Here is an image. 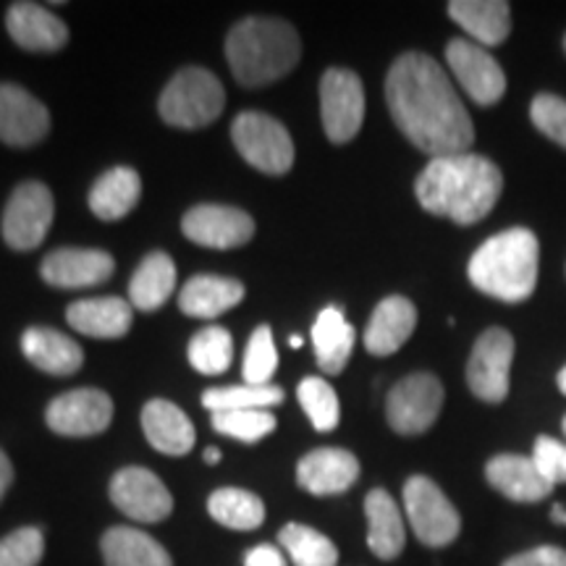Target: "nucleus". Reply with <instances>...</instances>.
<instances>
[{
	"label": "nucleus",
	"mask_w": 566,
	"mask_h": 566,
	"mask_svg": "<svg viewBox=\"0 0 566 566\" xmlns=\"http://www.w3.org/2000/svg\"><path fill=\"white\" fill-rule=\"evenodd\" d=\"M6 27L11 40L32 53H53L69 42V27L40 3H13Z\"/></svg>",
	"instance_id": "obj_19"
},
{
	"label": "nucleus",
	"mask_w": 566,
	"mask_h": 566,
	"mask_svg": "<svg viewBox=\"0 0 566 566\" xmlns=\"http://www.w3.org/2000/svg\"><path fill=\"white\" fill-rule=\"evenodd\" d=\"M405 509L409 525H412L415 535L420 537L424 546L443 548L459 537L462 516L430 478L415 475L407 480Z\"/></svg>",
	"instance_id": "obj_7"
},
{
	"label": "nucleus",
	"mask_w": 566,
	"mask_h": 566,
	"mask_svg": "<svg viewBox=\"0 0 566 566\" xmlns=\"http://www.w3.org/2000/svg\"><path fill=\"white\" fill-rule=\"evenodd\" d=\"M323 129L334 145L357 137L365 122L363 80L349 69H328L321 80Z\"/></svg>",
	"instance_id": "obj_10"
},
{
	"label": "nucleus",
	"mask_w": 566,
	"mask_h": 566,
	"mask_svg": "<svg viewBox=\"0 0 566 566\" xmlns=\"http://www.w3.org/2000/svg\"><path fill=\"white\" fill-rule=\"evenodd\" d=\"M176 289V265L166 252H150L142 260L137 273L132 275L129 283V296L132 307L145 310H160L168 302V296Z\"/></svg>",
	"instance_id": "obj_31"
},
{
	"label": "nucleus",
	"mask_w": 566,
	"mask_h": 566,
	"mask_svg": "<svg viewBox=\"0 0 566 566\" xmlns=\"http://www.w3.org/2000/svg\"><path fill=\"white\" fill-rule=\"evenodd\" d=\"M485 478L495 491L520 504H535L554 491V485L541 475L533 457L499 454L485 464Z\"/></svg>",
	"instance_id": "obj_22"
},
{
	"label": "nucleus",
	"mask_w": 566,
	"mask_h": 566,
	"mask_svg": "<svg viewBox=\"0 0 566 566\" xmlns=\"http://www.w3.org/2000/svg\"><path fill=\"white\" fill-rule=\"evenodd\" d=\"M189 365L202 375H221L231 367L233 338L221 325H210L189 342Z\"/></svg>",
	"instance_id": "obj_35"
},
{
	"label": "nucleus",
	"mask_w": 566,
	"mask_h": 566,
	"mask_svg": "<svg viewBox=\"0 0 566 566\" xmlns=\"http://www.w3.org/2000/svg\"><path fill=\"white\" fill-rule=\"evenodd\" d=\"M359 462L346 449H315L296 464V483L313 495H338L357 483Z\"/></svg>",
	"instance_id": "obj_18"
},
{
	"label": "nucleus",
	"mask_w": 566,
	"mask_h": 566,
	"mask_svg": "<svg viewBox=\"0 0 566 566\" xmlns=\"http://www.w3.org/2000/svg\"><path fill=\"white\" fill-rule=\"evenodd\" d=\"M208 512L218 525L231 530H258L265 522V504L242 488H221L210 495Z\"/></svg>",
	"instance_id": "obj_32"
},
{
	"label": "nucleus",
	"mask_w": 566,
	"mask_h": 566,
	"mask_svg": "<svg viewBox=\"0 0 566 566\" xmlns=\"http://www.w3.org/2000/svg\"><path fill=\"white\" fill-rule=\"evenodd\" d=\"M501 192V168L475 153L433 158L415 181V195L422 208L459 226L483 221L495 208Z\"/></svg>",
	"instance_id": "obj_2"
},
{
	"label": "nucleus",
	"mask_w": 566,
	"mask_h": 566,
	"mask_svg": "<svg viewBox=\"0 0 566 566\" xmlns=\"http://www.w3.org/2000/svg\"><path fill=\"white\" fill-rule=\"evenodd\" d=\"M296 396H300V405H302L304 412H307L310 422H313V428L321 430V433H328V430H334L338 420H342L338 396H336L334 388H331L328 380L304 378L300 388H296Z\"/></svg>",
	"instance_id": "obj_36"
},
{
	"label": "nucleus",
	"mask_w": 566,
	"mask_h": 566,
	"mask_svg": "<svg viewBox=\"0 0 566 566\" xmlns=\"http://www.w3.org/2000/svg\"><path fill=\"white\" fill-rule=\"evenodd\" d=\"M564 51H566V38H564Z\"/></svg>",
	"instance_id": "obj_50"
},
{
	"label": "nucleus",
	"mask_w": 566,
	"mask_h": 566,
	"mask_svg": "<svg viewBox=\"0 0 566 566\" xmlns=\"http://www.w3.org/2000/svg\"><path fill=\"white\" fill-rule=\"evenodd\" d=\"M551 514H554L556 525H566V509L564 506H554V512Z\"/></svg>",
	"instance_id": "obj_46"
},
{
	"label": "nucleus",
	"mask_w": 566,
	"mask_h": 566,
	"mask_svg": "<svg viewBox=\"0 0 566 566\" xmlns=\"http://www.w3.org/2000/svg\"><path fill=\"white\" fill-rule=\"evenodd\" d=\"M244 566H286V558L275 546H254L247 551Z\"/></svg>",
	"instance_id": "obj_43"
},
{
	"label": "nucleus",
	"mask_w": 566,
	"mask_h": 566,
	"mask_svg": "<svg viewBox=\"0 0 566 566\" xmlns=\"http://www.w3.org/2000/svg\"><path fill=\"white\" fill-rule=\"evenodd\" d=\"M45 554V537L38 527H21L0 541V566H38Z\"/></svg>",
	"instance_id": "obj_39"
},
{
	"label": "nucleus",
	"mask_w": 566,
	"mask_h": 566,
	"mask_svg": "<svg viewBox=\"0 0 566 566\" xmlns=\"http://www.w3.org/2000/svg\"><path fill=\"white\" fill-rule=\"evenodd\" d=\"M562 428H564V436H566V417H564V422H562Z\"/></svg>",
	"instance_id": "obj_49"
},
{
	"label": "nucleus",
	"mask_w": 566,
	"mask_h": 566,
	"mask_svg": "<svg viewBox=\"0 0 566 566\" xmlns=\"http://www.w3.org/2000/svg\"><path fill=\"white\" fill-rule=\"evenodd\" d=\"M55 202L51 189L40 181H24L13 189L3 210V239L11 250L30 252L45 242L53 226Z\"/></svg>",
	"instance_id": "obj_8"
},
{
	"label": "nucleus",
	"mask_w": 566,
	"mask_h": 566,
	"mask_svg": "<svg viewBox=\"0 0 566 566\" xmlns=\"http://www.w3.org/2000/svg\"><path fill=\"white\" fill-rule=\"evenodd\" d=\"M443 407V386L436 375L412 373L391 388L386 401L388 424L401 436H420L433 428Z\"/></svg>",
	"instance_id": "obj_9"
},
{
	"label": "nucleus",
	"mask_w": 566,
	"mask_h": 566,
	"mask_svg": "<svg viewBox=\"0 0 566 566\" xmlns=\"http://www.w3.org/2000/svg\"><path fill=\"white\" fill-rule=\"evenodd\" d=\"M449 17L483 48L501 45L512 32V9L506 0H454L449 3Z\"/></svg>",
	"instance_id": "obj_25"
},
{
	"label": "nucleus",
	"mask_w": 566,
	"mask_h": 566,
	"mask_svg": "<svg viewBox=\"0 0 566 566\" xmlns=\"http://www.w3.org/2000/svg\"><path fill=\"white\" fill-rule=\"evenodd\" d=\"M289 344H292V349H300V346H302V336H292V342H289Z\"/></svg>",
	"instance_id": "obj_48"
},
{
	"label": "nucleus",
	"mask_w": 566,
	"mask_h": 566,
	"mask_svg": "<svg viewBox=\"0 0 566 566\" xmlns=\"http://www.w3.org/2000/svg\"><path fill=\"white\" fill-rule=\"evenodd\" d=\"M530 118L533 124L546 134L548 139H554L556 145H562L566 150V101L558 95H537L533 105H530Z\"/></svg>",
	"instance_id": "obj_40"
},
{
	"label": "nucleus",
	"mask_w": 566,
	"mask_h": 566,
	"mask_svg": "<svg viewBox=\"0 0 566 566\" xmlns=\"http://www.w3.org/2000/svg\"><path fill=\"white\" fill-rule=\"evenodd\" d=\"M514 363V336L504 328H488L472 346L467 384L478 399L501 405L509 396V373Z\"/></svg>",
	"instance_id": "obj_11"
},
{
	"label": "nucleus",
	"mask_w": 566,
	"mask_h": 566,
	"mask_svg": "<svg viewBox=\"0 0 566 566\" xmlns=\"http://www.w3.org/2000/svg\"><path fill=\"white\" fill-rule=\"evenodd\" d=\"M283 401L281 386H226L202 394V407L216 412H237V409H271Z\"/></svg>",
	"instance_id": "obj_34"
},
{
	"label": "nucleus",
	"mask_w": 566,
	"mask_h": 566,
	"mask_svg": "<svg viewBox=\"0 0 566 566\" xmlns=\"http://www.w3.org/2000/svg\"><path fill=\"white\" fill-rule=\"evenodd\" d=\"M231 139L252 168L268 176H283L294 166V142L286 126L258 111L239 113L231 124Z\"/></svg>",
	"instance_id": "obj_6"
},
{
	"label": "nucleus",
	"mask_w": 566,
	"mask_h": 566,
	"mask_svg": "<svg viewBox=\"0 0 566 566\" xmlns=\"http://www.w3.org/2000/svg\"><path fill=\"white\" fill-rule=\"evenodd\" d=\"M142 197V179L129 166H118L105 171L90 189V210L101 221H122L137 208Z\"/></svg>",
	"instance_id": "obj_28"
},
{
	"label": "nucleus",
	"mask_w": 566,
	"mask_h": 566,
	"mask_svg": "<svg viewBox=\"0 0 566 566\" xmlns=\"http://www.w3.org/2000/svg\"><path fill=\"white\" fill-rule=\"evenodd\" d=\"M11 483H13V467H11V459L3 454V449H0V501H3V495L9 493Z\"/></svg>",
	"instance_id": "obj_44"
},
{
	"label": "nucleus",
	"mask_w": 566,
	"mask_h": 566,
	"mask_svg": "<svg viewBox=\"0 0 566 566\" xmlns=\"http://www.w3.org/2000/svg\"><path fill=\"white\" fill-rule=\"evenodd\" d=\"M66 321L84 336L92 338H122L129 334L134 321L132 302L122 296H97L80 300L66 310Z\"/></svg>",
	"instance_id": "obj_23"
},
{
	"label": "nucleus",
	"mask_w": 566,
	"mask_h": 566,
	"mask_svg": "<svg viewBox=\"0 0 566 566\" xmlns=\"http://www.w3.org/2000/svg\"><path fill=\"white\" fill-rule=\"evenodd\" d=\"M111 501L134 522H153L168 520L174 512V499L168 488L155 472L145 467H126L116 472L111 480Z\"/></svg>",
	"instance_id": "obj_12"
},
{
	"label": "nucleus",
	"mask_w": 566,
	"mask_h": 566,
	"mask_svg": "<svg viewBox=\"0 0 566 566\" xmlns=\"http://www.w3.org/2000/svg\"><path fill=\"white\" fill-rule=\"evenodd\" d=\"M51 132V113L19 84H0V142L11 147L38 145Z\"/></svg>",
	"instance_id": "obj_16"
},
{
	"label": "nucleus",
	"mask_w": 566,
	"mask_h": 566,
	"mask_svg": "<svg viewBox=\"0 0 566 566\" xmlns=\"http://www.w3.org/2000/svg\"><path fill=\"white\" fill-rule=\"evenodd\" d=\"M504 566H566V551L556 546H541L512 556Z\"/></svg>",
	"instance_id": "obj_42"
},
{
	"label": "nucleus",
	"mask_w": 566,
	"mask_h": 566,
	"mask_svg": "<svg viewBox=\"0 0 566 566\" xmlns=\"http://www.w3.org/2000/svg\"><path fill=\"white\" fill-rule=\"evenodd\" d=\"M142 428L153 449L168 457H184L195 449V424L174 401L153 399L142 409Z\"/></svg>",
	"instance_id": "obj_20"
},
{
	"label": "nucleus",
	"mask_w": 566,
	"mask_h": 566,
	"mask_svg": "<svg viewBox=\"0 0 566 566\" xmlns=\"http://www.w3.org/2000/svg\"><path fill=\"white\" fill-rule=\"evenodd\" d=\"M212 428L221 436L237 438L242 443H258L275 430V417L268 409H237V412H216Z\"/></svg>",
	"instance_id": "obj_37"
},
{
	"label": "nucleus",
	"mask_w": 566,
	"mask_h": 566,
	"mask_svg": "<svg viewBox=\"0 0 566 566\" xmlns=\"http://www.w3.org/2000/svg\"><path fill=\"white\" fill-rule=\"evenodd\" d=\"M226 59L244 87H265L286 76L302 59L300 34L289 21L252 17L226 38Z\"/></svg>",
	"instance_id": "obj_3"
},
{
	"label": "nucleus",
	"mask_w": 566,
	"mask_h": 566,
	"mask_svg": "<svg viewBox=\"0 0 566 566\" xmlns=\"http://www.w3.org/2000/svg\"><path fill=\"white\" fill-rule=\"evenodd\" d=\"M558 388H562V394L566 396V365L562 367V373H558Z\"/></svg>",
	"instance_id": "obj_47"
},
{
	"label": "nucleus",
	"mask_w": 566,
	"mask_h": 566,
	"mask_svg": "<svg viewBox=\"0 0 566 566\" xmlns=\"http://www.w3.org/2000/svg\"><path fill=\"white\" fill-rule=\"evenodd\" d=\"M313 346L317 367L338 375L349 363L354 349V328L338 307H325L313 325Z\"/></svg>",
	"instance_id": "obj_29"
},
{
	"label": "nucleus",
	"mask_w": 566,
	"mask_h": 566,
	"mask_svg": "<svg viewBox=\"0 0 566 566\" xmlns=\"http://www.w3.org/2000/svg\"><path fill=\"white\" fill-rule=\"evenodd\" d=\"M537 260H541V247L535 233L530 229H509L478 247L467 273L472 286L483 294L514 304L533 296Z\"/></svg>",
	"instance_id": "obj_4"
},
{
	"label": "nucleus",
	"mask_w": 566,
	"mask_h": 566,
	"mask_svg": "<svg viewBox=\"0 0 566 566\" xmlns=\"http://www.w3.org/2000/svg\"><path fill=\"white\" fill-rule=\"evenodd\" d=\"M279 367V352H275L273 331L268 325H260L250 336L244 354V384L247 386H271V378Z\"/></svg>",
	"instance_id": "obj_38"
},
{
	"label": "nucleus",
	"mask_w": 566,
	"mask_h": 566,
	"mask_svg": "<svg viewBox=\"0 0 566 566\" xmlns=\"http://www.w3.org/2000/svg\"><path fill=\"white\" fill-rule=\"evenodd\" d=\"M386 103L401 134L430 158L470 153L475 126L449 74L430 55L396 59L386 80Z\"/></svg>",
	"instance_id": "obj_1"
},
{
	"label": "nucleus",
	"mask_w": 566,
	"mask_h": 566,
	"mask_svg": "<svg viewBox=\"0 0 566 566\" xmlns=\"http://www.w3.org/2000/svg\"><path fill=\"white\" fill-rule=\"evenodd\" d=\"M533 462L551 485L566 483V443L551 436H541L535 441Z\"/></svg>",
	"instance_id": "obj_41"
},
{
	"label": "nucleus",
	"mask_w": 566,
	"mask_h": 566,
	"mask_svg": "<svg viewBox=\"0 0 566 566\" xmlns=\"http://www.w3.org/2000/svg\"><path fill=\"white\" fill-rule=\"evenodd\" d=\"M21 352L34 367L51 375H74L84 363L82 346L53 328H27Z\"/></svg>",
	"instance_id": "obj_27"
},
{
	"label": "nucleus",
	"mask_w": 566,
	"mask_h": 566,
	"mask_svg": "<svg viewBox=\"0 0 566 566\" xmlns=\"http://www.w3.org/2000/svg\"><path fill=\"white\" fill-rule=\"evenodd\" d=\"M367 514V546L378 558H396L405 551L407 527L405 516H401L396 501L388 495L384 488H375L365 499Z\"/></svg>",
	"instance_id": "obj_26"
},
{
	"label": "nucleus",
	"mask_w": 566,
	"mask_h": 566,
	"mask_svg": "<svg viewBox=\"0 0 566 566\" xmlns=\"http://www.w3.org/2000/svg\"><path fill=\"white\" fill-rule=\"evenodd\" d=\"M116 263L108 252L103 250H76V247H63L42 260L40 275L42 281L55 289H87L108 281Z\"/></svg>",
	"instance_id": "obj_17"
},
{
	"label": "nucleus",
	"mask_w": 566,
	"mask_h": 566,
	"mask_svg": "<svg viewBox=\"0 0 566 566\" xmlns=\"http://www.w3.org/2000/svg\"><path fill=\"white\" fill-rule=\"evenodd\" d=\"M101 546L105 566H174L168 551L137 527H111Z\"/></svg>",
	"instance_id": "obj_30"
},
{
	"label": "nucleus",
	"mask_w": 566,
	"mask_h": 566,
	"mask_svg": "<svg viewBox=\"0 0 566 566\" xmlns=\"http://www.w3.org/2000/svg\"><path fill=\"white\" fill-rule=\"evenodd\" d=\"M45 420L48 428L59 436H101L113 420V399L101 388H76L51 401Z\"/></svg>",
	"instance_id": "obj_14"
},
{
	"label": "nucleus",
	"mask_w": 566,
	"mask_h": 566,
	"mask_svg": "<svg viewBox=\"0 0 566 566\" xmlns=\"http://www.w3.org/2000/svg\"><path fill=\"white\" fill-rule=\"evenodd\" d=\"M417 328V310L407 296H388L375 307L365 328V346L375 357H388L409 342Z\"/></svg>",
	"instance_id": "obj_21"
},
{
	"label": "nucleus",
	"mask_w": 566,
	"mask_h": 566,
	"mask_svg": "<svg viewBox=\"0 0 566 566\" xmlns=\"http://www.w3.org/2000/svg\"><path fill=\"white\" fill-rule=\"evenodd\" d=\"M181 231L208 250H237L254 237V221L250 212L229 205H197L184 216Z\"/></svg>",
	"instance_id": "obj_15"
},
{
	"label": "nucleus",
	"mask_w": 566,
	"mask_h": 566,
	"mask_svg": "<svg viewBox=\"0 0 566 566\" xmlns=\"http://www.w3.org/2000/svg\"><path fill=\"white\" fill-rule=\"evenodd\" d=\"M244 283L226 275H195L184 283L179 307L184 315L212 321V317L229 313L244 300Z\"/></svg>",
	"instance_id": "obj_24"
},
{
	"label": "nucleus",
	"mask_w": 566,
	"mask_h": 566,
	"mask_svg": "<svg viewBox=\"0 0 566 566\" xmlns=\"http://www.w3.org/2000/svg\"><path fill=\"white\" fill-rule=\"evenodd\" d=\"M226 92L218 76L208 69H181L163 90L158 111L176 129H202L223 113Z\"/></svg>",
	"instance_id": "obj_5"
},
{
	"label": "nucleus",
	"mask_w": 566,
	"mask_h": 566,
	"mask_svg": "<svg viewBox=\"0 0 566 566\" xmlns=\"http://www.w3.org/2000/svg\"><path fill=\"white\" fill-rule=\"evenodd\" d=\"M205 462H208V464H218V462H221V451H218L216 446H210V449L205 451Z\"/></svg>",
	"instance_id": "obj_45"
},
{
	"label": "nucleus",
	"mask_w": 566,
	"mask_h": 566,
	"mask_svg": "<svg viewBox=\"0 0 566 566\" xmlns=\"http://www.w3.org/2000/svg\"><path fill=\"white\" fill-rule=\"evenodd\" d=\"M451 74L478 105H495L506 92V74L483 45L470 40H451L446 48Z\"/></svg>",
	"instance_id": "obj_13"
},
{
	"label": "nucleus",
	"mask_w": 566,
	"mask_h": 566,
	"mask_svg": "<svg viewBox=\"0 0 566 566\" xmlns=\"http://www.w3.org/2000/svg\"><path fill=\"white\" fill-rule=\"evenodd\" d=\"M283 551L296 566H336L338 551L323 533L307 525H286L279 535Z\"/></svg>",
	"instance_id": "obj_33"
}]
</instances>
